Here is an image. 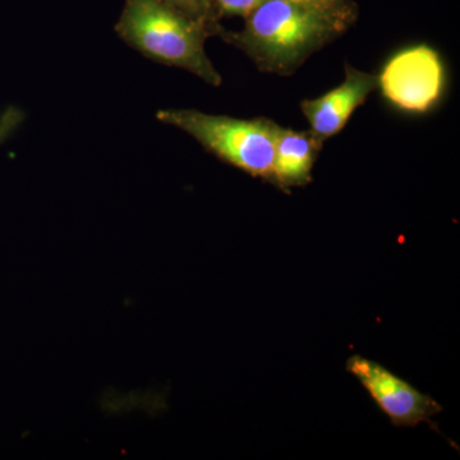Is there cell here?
<instances>
[{
  "label": "cell",
  "instance_id": "cell-1",
  "mask_svg": "<svg viewBox=\"0 0 460 460\" xmlns=\"http://www.w3.org/2000/svg\"><path fill=\"white\" fill-rule=\"evenodd\" d=\"M241 32L219 35L246 53L263 72L292 75L311 54L334 40L348 25L289 0H265L248 14Z\"/></svg>",
  "mask_w": 460,
  "mask_h": 460
},
{
  "label": "cell",
  "instance_id": "cell-2",
  "mask_svg": "<svg viewBox=\"0 0 460 460\" xmlns=\"http://www.w3.org/2000/svg\"><path fill=\"white\" fill-rule=\"evenodd\" d=\"M115 32L154 62L184 69L211 86L223 83L205 50L213 33L163 0H124Z\"/></svg>",
  "mask_w": 460,
  "mask_h": 460
},
{
  "label": "cell",
  "instance_id": "cell-3",
  "mask_svg": "<svg viewBox=\"0 0 460 460\" xmlns=\"http://www.w3.org/2000/svg\"><path fill=\"white\" fill-rule=\"evenodd\" d=\"M156 118L186 132L226 164L271 183L279 124L266 118L238 119L195 109H163Z\"/></svg>",
  "mask_w": 460,
  "mask_h": 460
},
{
  "label": "cell",
  "instance_id": "cell-4",
  "mask_svg": "<svg viewBox=\"0 0 460 460\" xmlns=\"http://www.w3.org/2000/svg\"><path fill=\"white\" fill-rule=\"evenodd\" d=\"M447 72L440 54L426 44L390 58L377 75V89L393 107L410 114L429 113L444 95Z\"/></svg>",
  "mask_w": 460,
  "mask_h": 460
},
{
  "label": "cell",
  "instance_id": "cell-5",
  "mask_svg": "<svg viewBox=\"0 0 460 460\" xmlns=\"http://www.w3.org/2000/svg\"><path fill=\"white\" fill-rule=\"evenodd\" d=\"M347 370L398 428H416L423 422L434 425L432 417L443 411L431 396L419 392L394 372L366 357L354 354L347 361Z\"/></svg>",
  "mask_w": 460,
  "mask_h": 460
},
{
  "label": "cell",
  "instance_id": "cell-6",
  "mask_svg": "<svg viewBox=\"0 0 460 460\" xmlns=\"http://www.w3.org/2000/svg\"><path fill=\"white\" fill-rule=\"evenodd\" d=\"M375 90H377V75L345 66L343 83L320 98L301 102L310 131L323 142L334 137Z\"/></svg>",
  "mask_w": 460,
  "mask_h": 460
},
{
  "label": "cell",
  "instance_id": "cell-7",
  "mask_svg": "<svg viewBox=\"0 0 460 460\" xmlns=\"http://www.w3.org/2000/svg\"><path fill=\"white\" fill-rule=\"evenodd\" d=\"M323 145V142L311 131L298 132L279 126L275 141L271 183L281 190L310 183L314 162Z\"/></svg>",
  "mask_w": 460,
  "mask_h": 460
},
{
  "label": "cell",
  "instance_id": "cell-8",
  "mask_svg": "<svg viewBox=\"0 0 460 460\" xmlns=\"http://www.w3.org/2000/svg\"><path fill=\"white\" fill-rule=\"evenodd\" d=\"M163 2L208 27L213 35H219L223 30L219 25V20L215 16L210 0H163Z\"/></svg>",
  "mask_w": 460,
  "mask_h": 460
},
{
  "label": "cell",
  "instance_id": "cell-9",
  "mask_svg": "<svg viewBox=\"0 0 460 460\" xmlns=\"http://www.w3.org/2000/svg\"><path fill=\"white\" fill-rule=\"evenodd\" d=\"M289 2L316 9L328 16L341 20L348 26L353 23L354 11L348 0H289Z\"/></svg>",
  "mask_w": 460,
  "mask_h": 460
},
{
  "label": "cell",
  "instance_id": "cell-10",
  "mask_svg": "<svg viewBox=\"0 0 460 460\" xmlns=\"http://www.w3.org/2000/svg\"><path fill=\"white\" fill-rule=\"evenodd\" d=\"M265 0H210L217 20L222 17L239 16L246 18Z\"/></svg>",
  "mask_w": 460,
  "mask_h": 460
}]
</instances>
